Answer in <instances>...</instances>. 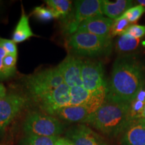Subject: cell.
Here are the masks:
<instances>
[{
    "instance_id": "30",
    "label": "cell",
    "mask_w": 145,
    "mask_h": 145,
    "mask_svg": "<svg viewBox=\"0 0 145 145\" xmlns=\"http://www.w3.org/2000/svg\"><path fill=\"white\" fill-rule=\"evenodd\" d=\"M143 120L145 121V105L144 107V109H143V112H142V118H141Z\"/></svg>"
},
{
    "instance_id": "25",
    "label": "cell",
    "mask_w": 145,
    "mask_h": 145,
    "mask_svg": "<svg viewBox=\"0 0 145 145\" xmlns=\"http://www.w3.org/2000/svg\"><path fill=\"white\" fill-rule=\"evenodd\" d=\"M0 44L4 48L8 54L18 56V50L16 43L12 40L0 37Z\"/></svg>"
},
{
    "instance_id": "4",
    "label": "cell",
    "mask_w": 145,
    "mask_h": 145,
    "mask_svg": "<svg viewBox=\"0 0 145 145\" xmlns=\"http://www.w3.org/2000/svg\"><path fill=\"white\" fill-rule=\"evenodd\" d=\"M26 135L43 137H59L65 125L56 117L43 112H32L26 116L22 125Z\"/></svg>"
},
{
    "instance_id": "1",
    "label": "cell",
    "mask_w": 145,
    "mask_h": 145,
    "mask_svg": "<svg viewBox=\"0 0 145 145\" xmlns=\"http://www.w3.org/2000/svg\"><path fill=\"white\" fill-rule=\"evenodd\" d=\"M144 67L138 60L129 55L118 57L114 61L107 95L130 103L143 89Z\"/></svg>"
},
{
    "instance_id": "3",
    "label": "cell",
    "mask_w": 145,
    "mask_h": 145,
    "mask_svg": "<svg viewBox=\"0 0 145 145\" xmlns=\"http://www.w3.org/2000/svg\"><path fill=\"white\" fill-rule=\"evenodd\" d=\"M67 46L77 55L94 58L109 55L112 51V41L111 37L77 31L69 36Z\"/></svg>"
},
{
    "instance_id": "26",
    "label": "cell",
    "mask_w": 145,
    "mask_h": 145,
    "mask_svg": "<svg viewBox=\"0 0 145 145\" xmlns=\"http://www.w3.org/2000/svg\"><path fill=\"white\" fill-rule=\"evenodd\" d=\"M8 54L6 51L4 50V48L1 46L0 44V81L5 80L7 79L6 75H5V72L4 69V67H3V61H4V58L6 54Z\"/></svg>"
},
{
    "instance_id": "20",
    "label": "cell",
    "mask_w": 145,
    "mask_h": 145,
    "mask_svg": "<svg viewBox=\"0 0 145 145\" xmlns=\"http://www.w3.org/2000/svg\"><path fill=\"white\" fill-rule=\"evenodd\" d=\"M59 138L26 135L21 139L18 145H54Z\"/></svg>"
},
{
    "instance_id": "16",
    "label": "cell",
    "mask_w": 145,
    "mask_h": 145,
    "mask_svg": "<svg viewBox=\"0 0 145 145\" xmlns=\"http://www.w3.org/2000/svg\"><path fill=\"white\" fill-rule=\"evenodd\" d=\"M34 36L29 24L28 16L25 13L23 7H22V15L12 36V40L15 43L24 42Z\"/></svg>"
},
{
    "instance_id": "13",
    "label": "cell",
    "mask_w": 145,
    "mask_h": 145,
    "mask_svg": "<svg viewBox=\"0 0 145 145\" xmlns=\"http://www.w3.org/2000/svg\"><path fill=\"white\" fill-rule=\"evenodd\" d=\"M114 21L113 20L103 16H96L81 23L77 31L86 32L102 37H111L110 30Z\"/></svg>"
},
{
    "instance_id": "21",
    "label": "cell",
    "mask_w": 145,
    "mask_h": 145,
    "mask_svg": "<svg viewBox=\"0 0 145 145\" xmlns=\"http://www.w3.org/2000/svg\"><path fill=\"white\" fill-rule=\"evenodd\" d=\"M32 15L37 20L44 22L52 20L54 18L58 19L57 14L51 9L44 6H37L34 8L32 12Z\"/></svg>"
},
{
    "instance_id": "8",
    "label": "cell",
    "mask_w": 145,
    "mask_h": 145,
    "mask_svg": "<svg viewBox=\"0 0 145 145\" xmlns=\"http://www.w3.org/2000/svg\"><path fill=\"white\" fill-rule=\"evenodd\" d=\"M28 99L17 93H7L0 99V135L25 108Z\"/></svg>"
},
{
    "instance_id": "31",
    "label": "cell",
    "mask_w": 145,
    "mask_h": 145,
    "mask_svg": "<svg viewBox=\"0 0 145 145\" xmlns=\"http://www.w3.org/2000/svg\"><path fill=\"white\" fill-rule=\"evenodd\" d=\"M1 1H0V5H1Z\"/></svg>"
},
{
    "instance_id": "9",
    "label": "cell",
    "mask_w": 145,
    "mask_h": 145,
    "mask_svg": "<svg viewBox=\"0 0 145 145\" xmlns=\"http://www.w3.org/2000/svg\"><path fill=\"white\" fill-rule=\"evenodd\" d=\"M70 90L69 87L64 83L52 91L42 97L36 102L43 112L52 116L57 110L70 106Z\"/></svg>"
},
{
    "instance_id": "29",
    "label": "cell",
    "mask_w": 145,
    "mask_h": 145,
    "mask_svg": "<svg viewBox=\"0 0 145 145\" xmlns=\"http://www.w3.org/2000/svg\"><path fill=\"white\" fill-rule=\"evenodd\" d=\"M137 2L139 5H142V6H144L145 8V0H138V1H137Z\"/></svg>"
},
{
    "instance_id": "5",
    "label": "cell",
    "mask_w": 145,
    "mask_h": 145,
    "mask_svg": "<svg viewBox=\"0 0 145 145\" xmlns=\"http://www.w3.org/2000/svg\"><path fill=\"white\" fill-rule=\"evenodd\" d=\"M63 83L64 80L58 67L35 72L27 77L25 80L29 95L36 102Z\"/></svg>"
},
{
    "instance_id": "27",
    "label": "cell",
    "mask_w": 145,
    "mask_h": 145,
    "mask_svg": "<svg viewBox=\"0 0 145 145\" xmlns=\"http://www.w3.org/2000/svg\"><path fill=\"white\" fill-rule=\"evenodd\" d=\"M54 145H74L73 142L67 137H59Z\"/></svg>"
},
{
    "instance_id": "17",
    "label": "cell",
    "mask_w": 145,
    "mask_h": 145,
    "mask_svg": "<svg viewBox=\"0 0 145 145\" xmlns=\"http://www.w3.org/2000/svg\"><path fill=\"white\" fill-rule=\"evenodd\" d=\"M45 2L57 14L58 19L67 20L72 10V2L69 0H47Z\"/></svg>"
},
{
    "instance_id": "22",
    "label": "cell",
    "mask_w": 145,
    "mask_h": 145,
    "mask_svg": "<svg viewBox=\"0 0 145 145\" xmlns=\"http://www.w3.org/2000/svg\"><path fill=\"white\" fill-rule=\"evenodd\" d=\"M129 21L126 18L121 16L114 21L111 30H110V36L113 37L115 36H122L124 33L127 28L130 26Z\"/></svg>"
},
{
    "instance_id": "14",
    "label": "cell",
    "mask_w": 145,
    "mask_h": 145,
    "mask_svg": "<svg viewBox=\"0 0 145 145\" xmlns=\"http://www.w3.org/2000/svg\"><path fill=\"white\" fill-rule=\"evenodd\" d=\"M122 145H145V121H132L122 134Z\"/></svg>"
},
{
    "instance_id": "6",
    "label": "cell",
    "mask_w": 145,
    "mask_h": 145,
    "mask_svg": "<svg viewBox=\"0 0 145 145\" xmlns=\"http://www.w3.org/2000/svg\"><path fill=\"white\" fill-rule=\"evenodd\" d=\"M81 79L83 87L93 93L108 94V82L102 63L99 61L83 60Z\"/></svg>"
},
{
    "instance_id": "12",
    "label": "cell",
    "mask_w": 145,
    "mask_h": 145,
    "mask_svg": "<svg viewBox=\"0 0 145 145\" xmlns=\"http://www.w3.org/2000/svg\"><path fill=\"white\" fill-rule=\"evenodd\" d=\"M65 137L70 139L74 145H108L98 133L83 124L71 127Z\"/></svg>"
},
{
    "instance_id": "2",
    "label": "cell",
    "mask_w": 145,
    "mask_h": 145,
    "mask_svg": "<svg viewBox=\"0 0 145 145\" xmlns=\"http://www.w3.org/2000/svg\"><path fill=\"white\" fill-rule=\"evenodd\" d=\"M130 103L107 95L102 105L92 114L84 124L91 126L107 137L122 135L130 124Z\"/></svg>"
},
{
    "instance_id": "28",
    "label": "cell",
    "mask_w": 145,
    "mask_h": 145,
    "mask_svg": "<svg viewBox=\"0 0 145 145\" xmlns=\"http://www.w3.org/2000/svg\"><path fill=\"white\" fill-rule=\"evenodd\" d=\"M6 94L7 91L5 86L3 84H1V83H0V99L6 95Z\"/></svg>"
},
{
    "instance_id": "19",
    "label": "cell",
    "mask_w": 145,
    "mask_h": 145,
    "mask_svg": "<svg viewBox=\"0 0 145 145\" xmlns=\"http://www.w3.org/2000/svg\"><path fill=\"white\" fill-rule=\"evenodd\" d=\"M145 105V91L142 89L133 101L130 102L129 117L130 123L132 121L142 118V114Z\"/></svg>"
},
{
    "instance_id": "10",
    "label": "cell",
    "mask_w": 145,
    "mask_h": 145,
    "mask_svg": "<svg viewBox=\"0 0 145 145\" xmlns=\"http://www.w3.org/2000/svg\"><path fill=\"white\" fill-rule=\"evenodd\" d=\"M100 106L98 105L67 106L54 112L52 116L56 117L61 121L84 124L89 118Z\"/></svg>"
},
{
    "instance_id": "24",
    "label": "cell",
    "mask_w": 145,
    "mask_h": 145,
    "mask_svg": "<svg viewBox=\"0 0 145 145\" xmlns=\"http://www.w3.org/2000/svg\"><path fill=\"white\" fill-rule=\"evenodd\" d=\"M123 34H128L136 39H141L145 36V26L137 24L130 25Z\"/></svg>"
},
{
    "instance_id": "7",
    "label": "cell",
    "mask_w": 145,
    "mask_h": 145,
    "mask_svg": "<svg viewBox=\"0 0 145 145\" xmlns=\"http://www.w3.org/2000/svg\"><path fill=\"white\" fill-rule=\"evenodd\" d=\"M74 15L65 30L69 36L77 32L79 26L84 21L104 15L101 10V0H79L74 1Z\"/></svg>"
},
{
    "instance_id": "11",
    "label": "cell",
    "mask_w": 145,
    "mask_h": 145,
    "mask_svg": "<svg viewBox=\"0 0 145 145\" xmlns=\"http://www.w3.org/2000/svg\"><path fill=\"white\" fill-rule=\"evenodd\" d=\"M82 64V59L69 54L57 66L63 76L64 83L70 88L83 86L81 79Z\"/></svg>"
},
{
    "instance_id": "23",
    "label": "cell",
    "mask_w": 145,
    "mask_h": 145,
    "mask_svg": "<svg viewBox=\"0 0 145 145\" xmlns=\"http://www.w3.org/2000/svg\"><path fill=\"white\" fill-rule=\"evenodd\" d=\"M145 13V8L141 5L132 6L128 9L122 17L126 18L130 24H134L138 20L143 14Z\"/></svg>"
},
{
    "instance_id": "15",
    "label": "cell",
    "mask_w": 145,
    "mask_h": 145,
    "mask_svg": "<svg viewBox=\"0 0 145 145\" xmlns=\"http://www.w3.org/2000/svg\"><path fill=\"white\" fill-rule=\"evenodd\" d=\"M132 5L133 1L130 0H117L116 1L101 0V10L103 14L108 18L115 20L132 7Z\"/></svg>"
},
{
    "instance_id": "18",
    "label": "cell",
    "mask_w": 145,
    "mask_h": 145,
    "mask_svg": "<svg viewBox=\"0 0 145 145\" xmlns=\"http://www.w3.org/2000/svg\"><path fill=\"white\" fill-rule=\"evenodd\" d=\"M141 39L130 36L128 34L120 36L116 43V50L120 53L125 54L135 51L139 47Z\"/></svg>"
}]
</instances>
